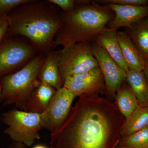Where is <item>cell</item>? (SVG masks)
<instances>
[{
	"label": "cell",
	"instance_id": "5bb4252c",
	"mask_svg": "<svg viewBox=\"0 0 148 148\" xmlns=\"http://www.w3.org/2000/svg\"><path fill=\"white\" fill-rule=\"evenodd\" d=\"M56 90L49 85L41 83L21 110L28 112L43 113L47 109Z\"/></svg>",
	"mask_w": 148,
	"mask_h": 148
},
{
	"label": "cell",
	"instance_id": "f546056e",
	"mask_svg": "<svg viewBox=\"0 0 148 148\" xmlns=\"http://www.w3.org/2000/svg\"><path fill=\"white\" fill-rule=\"evenodd\" d=\"M2 91V87L1 86L0 84V95H1V93Z\"/></svg>",
	"mask_w": 148,
	"mask_h": 148
},
{
	"label": "cell",
	"instance_id": "cb8c5ba5",
	"mask_svg": "<svg viewBox=\"0 0 148 148\" xmlns=\"http://www.w3.org/2000/svg\"><path fill=\"white\" fill-rule=\"evenodd\" d=\"M10 21L8 15L4 14L0 17V47L5 41L7 35H8Z\"/></svg>",
	"mask_w": 148,
	"mask_h": 148
},
{
	"label": "cell",
	"instance_id": "e0dca14e",
	"mask_svg": "<svg viewBox=\"0 0 148 148\" xmlns=\"http://www.w3.org/2000/svg\"><path fill=\"white\" fill-rule=\"evenodd\" d=\"M126 82L135 95L139 106L148 107V83L143 71L126 72Z\"/></svg>",
	"mask_w": 148,
	"mask_h": 148
},
{
	"label": "cell",
	"instance_id": "7a4b0ae2",
	"mask_svg": "<svg viewBox=\"0 0 148 148\" xmlns=\"http://www.w3.org/2000/svg\"><path fill=\"white\" fill-rule=\"evenodd\" d=\"M8 16V35L26 37L41 54H47L53 48L61 25L60 15L53 5L48 1L30 0L15 8Z\"/></svg>",
	"mask_w": 148,
	"mask_h": 148
},
{
	"label": "cell",
	"instance_id": "4fadbf2b",
	"mask_svg": "<svg viewBox=\"0 0 148 148\" xmlns=\"http://www.w3.org/2000/svg\"><path fill=\"white\" fill-rule=\"evenodd\" d=\"M117 37L123 56L129 71H143L145 62L135 44L124 31L118 32Z\"/></svg>",
	"mask_w": 148,
	"mask_h": 148
},
{
	"label": "cell",
	"instance_id": "277c9868",
	"mask_svg": "<svg viewBox=\"0 0 148 148\" xmlns=\"http://www.w3.org/2000/svg\"><path fill=\"white\" fill-rule=\"evenodd\" d=\"M45 58L42 54L37 56L20 70L3 77L0 103L4 106L14 104L21 110L40 84L38 77Z\"/></svg>",
	"mask_w": 148,
	"mask_h": 148
},
{
	"label": "cell",
	"instance_id": "4dcf8cb0",
	"mask_svg": "<svg viewBox=\"0 0 148 148\" xmlns=\"http://www.w3.org/2000/svg\"><path fill=\"white\" fill-rule=\"evenodd\" d=\"M1 15H0V17H1Z\"/></svg>",
	"mask_w": 148,
	"mask_h": 148
},
{
	"label": "cell",
	"instance_id": "9a60e30c",
	"mask_svg": "<svg viewBox=\"0 0 148 148\" xmlns=\"http://www.w3.org/2000/svg\"><path fill=\"white\" fill-rule=\"evenodd\" d=\"M39 80L47 84L57 90L63 86L58 68L57 51H53L47 53L45 59L39 73Z\"/></svg>",
	"mask_w": 148,
	"mask_h": 148
},
{
	"label": "cell",
	"instance_id": "603a6c76",
	"mask_svg": "<svg viewBox=\"0 0 148 148\" xmlns=\"http://www.w3.org/2000/svg\"><path fill=\"white\" fill-rule=\"evenodd\" d=\"M53 5L58 6L63 10L64 13H67L73 10L77 5L76 1L74 0H48Z\"/></svg>",
	"mask_w": 148,
	"mask_h": 148
},
{
	"label": "cell",
	"instance_id": "44dd1931",
	"mask_svg": "<svg viewBox=\"0 0 148 148\" xmlns=\"http://www.w3.org/2000/svg\"><path fill=\"white\" fill-rule=\"evenodd\" d=\"M93 1L102 5L116 4L119 5H148V0H96Z\"/></svg>",
	"mask_w": 148,
	"mask_h": 148
},
{
	"label": "cell",
	"instance_id": "83f0119b",
	"mask_svg": "<svg viewBox=\"0 0 148 148\" xmlns=\"http://www.w3.org/2000/svg\"><path fill=\"white\" fill-rule=\"evenodd\" d=\"M120 140V139H119L116 142V143H115V144H114V145L112 147V148H115L118 145V144H119V141Z\"/></svg>",
	"mask_w": 148,
	"mask_h": 148
},
{
	"label": "cell",
	"instance_id": "d6986e66",
	"mask_svg": "<svg viewBox=\"0 0 148 148\" xmlns=\"http://www.w3.org/2000/svg\"><path fill=\"white\" fill-rule=\"evenodd\" d=\"M115 99L117 107L125 119L139 106L135 95L127 83H125L119 88Z\"/></svg>",
	"mask_w": 148,
	"mask_h": 148
},
{
	"label": "cell",
	"instance_id": "ffe728a7",
	"mask_svg": "<svg viewBox=\"0 0 148 148\" xmlns=\"http://www.w3.org/2000/svg\"><path fill=\"white\" fill-rule=\"evenodd\" d=\"M119 145L130 148H148V127L124 138Z\"/></svg>",
	"mask_w": 148,
	"mask_h": 148
},
{
	"label": "cell",
	"instance_id": "30bf717a",
	"mask_svg": "<svg viewBox=\"0 0 148 148\" xmlns=\"http://www.w3.org/2000/svg\"><path fill=\"white\" fill-rule=\"evenodd\" d=\"M66 88L75 97L97 96L105 92V84L103 73L99 67L76 75L69 77L64 80Z\"/></svg>",
	"mask_w": 148,
	"mask_h": 148
},
{
	"label": "cell",
	"instance_id": "8992f818",
	"mask_svg": "<svg viewBox=\"0 0 148 148\" xmlns=\"http://www.w3.org/2000/svg\"><path fill=\"white\" fill-rule=\"evenodd\" d=\"M61 80L99 67L92 54L91 42H83L57 51Z\"/></svg>",
	"mask_w": 148,
	"mask_h": 148
},
{
	"label": "cell",
	"instance_id": "2e32d148",
	"mask_svg": "<svg viewBox=\"0 0 148 148\" xmlns=\"http://www.w3.org/2000/svg\"><path fill=\"white\" fill-rule=\"evenodd\" d=\"M145 63H148V16L130 28H125Z\"/></svg>",
	"mask_w": 148,
	"mask_h": 148
},
{
	"label": "cell",
	"instance_id": "484cf974",
	"mask_svg": "<svg viewBox=\"0 0 148 148\" xmlns=\"http://www.w3.org/2000/svg\"><path fill=\"white\" fill-rule=\"evenodd\" d=\"M143 72L148 83V63H145Z\"/></svg>",
	"mask_w": 148,
	"mask_h": 148
},
{
	"label": "cell",
	"instance_id": "ac0fdd59",
	"mask_svg": "<svg viewBox=\"0 0 148 148\" xmlns=\"http://www.w3.org/2000/svg\"><path fill=\"white\" fill-rule=\"evenodd\" d=\"M148 127V107L139 106L125 119L121 131V138H125Z\"/></svg>",
	"mask_w": 148,
	"mask_h": 148
},
{
	"label": "cell",
	"instance_id": "6da1fadb",
	"mask_svg": "<svg viewBox=\"0 0 148 148\" xmlns=\"http://www.w3.org/2000/svg\"><path fill=\"white\" fill-rule=\"evenodd\" d=\"M125 120L109 99L81 96L64 123L51 132L50 148H108L120 139Z\"/></svg>",
	"mask_w": 148,
	"mask_h": 148
},
{
	"label": "cell",
	"instance_id": "7402d4cb",
	"mask_svg": "<svg viewBox=\"0 0 148 148\" xmlns=\"http://www.w3.org/2000/svg\"><path fill=\"white\" fill-rule=\"evenodd\" d=\"M30 0H0V15L7 14L9 12Z\"/></svg>",
	"mask_w": 148,
	"mask_h": 148
},
{
	"label": "cell",
	"instance_id": "8fae6325",
	"mask_svg": "<svg viewBox=\"0 0 148 148\" xmlns=\"http://www.w3.org/2000/svg\"><path fill=\"white\" fill-rule=\"evenodd\" d=\"M114 13V17L108 24L109 29L130 28L148 16V5H106Z\"/></svg>",
	"mask_w": 148,
	"mask_h": 148
},
{
	"label": "cell",
	"instance_id": "ba28073f",
	"mask_svg": "<svg viewBox=\"0 0 148 148\" xmlns=\"http://www.w3.org/2000/svg\"><path fill=\"white\" fill-rule=\"evenodd\" d=\"M92 54L101 69L105 84V92L115 98L117 91L126 79V72L121 68L97 43L92 44Z\"/></svg>",
	"mask_w": 148,
	"mask_h": 148
},
{
	"label": "cell",
	"instance_id": "5b68a950",
	"mask_svg": "<svg viewBox=\"0 0 148 148\" xmlns=\"http://www.w3.org/2000/svg\"><path fill=\"white\" fill-rule=\"evenodd\" d=\"M1 120L8 126L5 134L15 143L29 147L40 139L39 131L42 128V114L14 109L3 114Z\"/></svg>",
	"mask_w": 148,
	"mask_h": 148
},
{
	"label": "cell",
	"instance_id": "f1b7e54d",
	"mask_svg": "<svg viewBox=\"0 0 148 148\" xmlns=\"http://www.w3.org/2000/svg\"><path fill=\"white\" fill-rule=\"evenodd\" d=\"M119 145V144H118ZM115 148H130L129 147H123V146H121V145L119 146V147H118V145L116 146V147Z\"/></svg>",
	"mask_w": 148,
	"mask_h": 148
},
{
	"label": "cell",
	"instance_id": "4316f807",
	"mask_svg": "<svg viewBox=\"0 0 148 148\" xmlns=\"http://www.w3.org/2000/svg\"><path fill=\"white\" fill-rule=\"evenodd\" d=\"M33 148H48L46 146L42 145H38L34 146Z\"/></svg>",
	"mask_w": 148,
	"mask_h": 148
},
{
	"label": "cell",
	"instance_id": "9c48e42d",
	"mask_svg": "<svg viewBox=\"0 0 148 148\" xmlns=\"http://www.w3.org/2000/svg\"><path fill=\"white\" fill-rule=\"evenodd\" d=\"M75 97L63 86L56 90L47 109L42 114V128L52 132L60 127L68 116Z\"/></svg>",
	"mask_w": 148,
	"mask_h": 148
},
{
	"label": "cell",
	"instance_id": "d4e9b609",
	"mask_svg": "<svg viewBox=\"0 0 148 148\" xmlns=\"http://www.w3.org/2000/svg\"><path fill=\"white\" fill-rule=\"evenodd\" d=\"M24 146V145L21 143L14 142V143L11 145L8 148H25Z\"/></svg>",
	"mask_w": 148,
	"mask_h": 148
},
{
	"label": "cell",
	"instance_id": "52a82bcc",
	"mask_svg": "<svg viewBox=\"0 0 148 148\" xmlns=\"http://www.w3.org/2000/svg\"><path fill=\"white\" fill-rule=\"evenodd\" d=\"M36 52L32 45L25 42L5 40L0 47V77L23 68Z\"/></svg>",
	"mask_w": 148,
	"mask_h": 148
},
{
	"label": "cell",
	"instance_id": "7c38bea8",
	"mask_svg": "<svg viewBox=\"0 0 148 148\" xmlns=\"http://www.w3.org/2000/svg\"><path fill=\"white\" fill-rule=\"evenodd\" d=\"M117 32L115 29H107L96 37L95 42L106 51L118 66L127 72L129 70L123 56Z\"/></svg>",
	"mask_w": 148,
	"mask_h": 148
},
{
	"label": "cell",
	"instance_id": "3957f363",
	"mask_svg": "<svg viewBox=\"0 0 148 148\" xmlns=\"http://www.w3.org/2000/svg\"><path fill=\"white\" fill-rule=\"evenodd\" d=\"M79 1L73 10L60 15L61 27L55 37L53 48H66L78 43L95 42L96 37L109 29L114 17L108 6L92 1Z\"/></svg>",
	"mask_w": 148,
	"mask_h": 148
}]
</instances>
